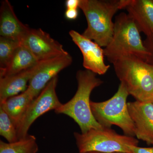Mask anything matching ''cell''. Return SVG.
Returning <instances> with one entry per match:
<instances>
[{
    "mask_svg": "<svg viewBox=\"0 0 153 153\" xmlns=\"http://www.w3.org/2000/svg\"><path fill=\"white\" fill-rule=\"evenodd\" d=\"M129 2V0H80L79 8L87 22L82 36L100 47H106L113 34V17L118 11L125 9Z\"/></svg>",
    "mask_w": 153,
    "mask_h": 153,
    "instance_id": "obj_1",
    "label": "cell"
},
{
    "mask_svg": "<svg viewBox=\"0 0 153 153\" xmlns=\"http://www.w3.org/2000/svg\"><path fill=\"white\" fill-rule=\"evenodd\" d=\"M77 89L74 97L68 102L55 110L57 114H63L72 118L79 126L81 133L92 129H101L91 108L90 97L93 89L103 81L96 77V74L88 70H79L76 74Z\"/></svg>",
    "mask_w": 153,
    "mask_h": 153,
    "instance_id": "obj_2",
    "label": "cell"
},
{
    "mask_svg": "<svg viewBox=\"0 0 153 153\" xmlns=\"http://www.w3.org/2000/svg\"><path fill=\"white\" fill-rule=\"evenodd\" d=\"M118 78L137 101L153 103V65L134 56L112 63Z\"/></svg>",
    "mask_w": 153,
    "mask_h": 153,
    "instance_id": "obj_3",
    "label": "cell"
},
{
    "mask_svg": "<svg viewBox=\"0 0 153 153\" xmlns=\"http://www.w3.org/2000/svg\"><path fill=\"white\" fill-rule=\"evenodd\" d=\"M105 56L112 63L123 56H134L146 61L149 55L139 30L128 14L120 13L115 17L113 34L104 49Z\"/></svg>",
    "mask_w": 153,
    "mask_h": 153,
    "instance_id": "obj_4",
    "label": "cell"
},
{
    "mask_svg": "<svg viewBox=\"0 0 153 153\" xmlns=\"http://www.w3.org/2000/svg\"><path fill=\"white\" fill-rule=\"evenodd\" d=\"M129 95L124 85L120 83L116 93L108 100L101 102L91 101V111L97 121L105 128L116 126L124 135L135 136L134 124L128 108L127 99Z\"/></svg>",
    "mask_w": 153,
    "mask_h": 153,
    "instance_id": "obj_5",
    "label": "cell"
},
{
    "mask_svg": "<svg viewBox=\"0 0 153 153\" xmlns=\"http://www.w3.org/2000/svg\"><path fill=\"white\" fill-rule=\"evenodd\" d=\"M74 136L79 153H131L130 146H138V140L117 134L111 128L92 129L84 133L75 132Z\"/></svg>",
    "mask_w": 153,
    "mask_h": 153,
    "instance_id": "obj_6",
    "label": "cell"
},
{
    "mask_svg": "<svg viewBox=\"0 0 153 153\" xmlns=\"http://www.w3.org/2000/svg\"><path fill=\"white\" fill-rule=\"evenodd\" d=\"M58 76L52 79L28 107L22 120L17 127L18 140L28 135L30 127L40 116L52 110H55L62 105L56 92Z\"/></svg>",
    "mask_w": 153,
    "mask_h": 153,
    "instance_id": "obj_7",
    "label": "cell"
},
{
    "mask_svg": "<svg viewBox=\"0 0 153 153\" xmlns=\"http://www.w3.org/2000/svg\"><path fill=\"white\" fill-rule=\"evenodd\" d=\"M21 43L38 61L68 54L62 44L41 29L30 28Z\"/></svg>",
    "mask_w": 153,
    "mask_h": 153,
    "instance_id": "obj_8",
    "label": "cell"
},
{
    "mask_svg": "<svg viewBox=\"0 0 153 153\" xmlns=\"http://www.w3.org/2000/svg\"><path fill=\"white\" fill-rule=\"evenodd\" d=\"M72 62V57L69 54L38 61L27 88L33 98H36L47 84Z\"/></svg>",
    "mask_w": 153,
    "mask_h": 153,
    "instance_id": "obj_9",
    "label": "cell"
},
{
    "mask_svg": "<svg viewBox=\"0 0 153 153\" xmlns=\"http://www.w3.org/2000/svg\"><path fill=\"white\" fill-rule=\"evenodd\" d=\"M69 34L72 41L82 52V64L85 69L96 74H105L110 66L105 63L104 49L94 41L85 38L75 30H71Z\"/></svg>",
    "mask_w": 153,
    "mask_h": 153,
    "instance_id": "obj_10",
    "label": "cell"
},
{
    "mask_svg": "<svg viewBox=\"0 0 153 153\" xmlns=\"http://www.w3.org/2000/svg\"><path fill=\"white\" fill-rule=\"evenodd\" d=\"M128 108L135 129V136L153 145V103L135 101L128 102Z\"/></svg>",
    "mask_w": 153,
    "mask_h": 153,
    "instance_id": "obj_11",
    "label": "cell"
},
{
    "mask_svg": "<svg viewBox=\"0 0 153 153\" xmlns=\"http://www.w3.org/2000/svg\"><path fill=\"white\" fill-rule=\"evenodd\" d=\"M17 18L8 0L1 2L0 9V36L22 42L30 29Z\"/></svg>",
    "mask_w": 153,
    "mask_h": 153,
    "instance_id": "obj_12",
    "label": "cell"
},
{
    "mask_svg": "<svg viewBox=\"0 0 153 153\" xmlns=\"http://www.w3.org/2000/svg\"><path fill=\"white\" fill-rule=\"evenodd\" d=\"M140 32L146 37L153 34V0H129L125 8Z\"/></svg>",
    "mask_w": 153,
    "mask_h": 153,
    "instance_id": "obj_13",
    "label": "cell"
},
{
    "mask_svg": "<svg viewBox=\"0 0 153 153\" xmlns=\"http://www.w3.org/2000/svg\"><path fill=\"white\" fill-rule=\"evenodd\" d=\"M35 66L18 74L0 77V104L27 90Z\"/></svg>",
    "mask_w": 153,
    "mask_h": 153,
    "instance_id": "obj_14",
    "label": "cell"
},
{
    "mask_svg": "<svg viewBox=\"0 0 153 153\" xmlns=\"http://www.w3.org/2000/svg\"><path fill=\"white\" fill-rule=\"evenodd\" d=\"M38 61L30 50L21 44L4 68L0 69V77L10 76L28 70Z\"/></svg>",
    "mask_w": 153,
    "mask_h": 153,
    "instance_id": "obj_15",
    "label": "cell"
},
{
    "mask_svg": "<svg viewBox=\"0 0 153 153\" xmlns=\"http://www.w3.org/2000/svg\"><path fill=\"white\" fill-rule=\"evenodd\" d=\"M34 99L27 89L25 92L9 98L1 103L0 108L10 117L17 128L28 107Z\"/></svg>",
    "mask_w": 153,
    "mask_h": 153,
    "instance_id": "obj_16",
    "label": "cell"
},
{
    "mask_svg": "<svg viewBox=\"0 0 153 153\" xmlns=\"http://www.w3.org/2000/svg\"><path fill=\"white\" fill-rule=\"evenodd\" d=\"M38 147L36 137L28 134L26 137L14 143L0 141V153H37Z\"/></svg>",
    "mask_w": 153,
    "mask_h": 153,
    "instance_id": "obj_17",
    "label": "cell"
},
{
    "mask_svg": "<svg viewBox=\"0 0 153 153\" xmlns=\"http://www.w3.org/2000/svg\"><path fill=\"white\" fill-rule=\"evenodd\" d=\"M22 43L0 36V69L4 68Z\"/></svg>",
    "mask_w": 153,
    "mask_h": 153,
    "instance_id": "obj_18",
    "label": "cell"
},
{
    "mask_svg": "<svg viewBox=\"0 0 153 153\" xmlns=\"http://www.w3.org/2000/svg\"><path fill=\"white\" fill-rule=\"evenodd\" d=\"M0 135L8 143L18 141L16 127L10 118L0 108Z\"/></svg>",
    "mask_w": 153,
    "mask_h": 153,
    "instance_id": "obj_19",
    "label": "cell"
},
{
    "mask_svg": "<svg viewBox=\"0 0 153 153\" xmlns=\"http://www.w3.org/2000/svg\"><path fill=\"white\" fill-rule=\"evenodd\" d=\"M143 44L149 53L146 62L153 65V34L146 37Z\"/></svg>",
    "mask_w": 153,
    "mask_h": 153,
    "instance_id": "obj_20",
    "label": "cell"
},
{
    "mask_svg": "<svg viewBox=\"0 0 153 153\" xmlns=\"http://www.w3.org/2000/svg\"><path fill=\"white\" fill-rule=\"evenodd\" d=\"M131 153H153V147L150 148L140 147L138 146H129Z\"/></svg>",
    "mask_w": 153,
    "mask_h": 153,
    "instance_id": "obj_21",
    "label": "cell"
},
{
    "mask_svg": "<svg viewBox=\"0 0 153 153\" xmlns=\"http://www.w3.org/2000/svg\"><path fill=\"white\" fill-rule=\"evenodd\" d=\"M78 16L77 9H66L65 11V16L69 20H74L77 19Z\"/></svg>",
    "mask_w": 153,
    "mask_h": 153,
    "instance_id": "obj_22",
    "label": "cell"
},
{
    "mask_svg": "<svg viewBox=\"0 0 153 153\" xmlns=\"http://www.w3.org/2000/svg\"><path fill=\"white\" fill-rule=\"evenodd\" d=\"M80 0H67L65 3L66 9H77L79 8Z\"/></svg>",
    "mask_w": 153,
    "mask_h": 153,
    "instance_id": "obj_23",
    "label": "cell"
},
{
    "mask_svg": "<svg viewBox=\"0 0 153 153\" xmlns=\"http://www.w3.org/2000/svg\"><path fill=\"white\" fill-rule=\"evenodd\" d=\"M85 153H102L100 152H86Z\"/></svg>",
    "mask_w": 153,
    "mask_h": 153,
    "instance_id": "obj_24",
    "label": "cell"
},
{
    "mask_svg": "<svg viewBox=\"0 0 153 153\" xmlns=\"http://www.w3.org/2000/svg\"><path fill=\"white\" fill-rule=\"evenodd\" d=\"M123 153V152H115V153Z\"/></svg>",
    "mask_w": 153,
    "mask_h": 153,
    "instance_id": "obj_25",
    "label": "cell"
},
{
    "mask_svg": "<svg viewBox=\"0 0 153 153\" xmlns=\"http://www.w3.org/2000/svg\"></svg>",
    "mask_w": 153,
    "mask_h": 153,
    "instance_id": "obj_26",
    "label": "cell"
}]
</instances>
